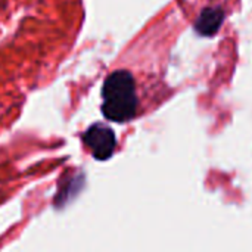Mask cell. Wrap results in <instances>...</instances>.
<instances>
[{
    "instance_id": "cell-1",
    "label": "cell",
    "mask_w": 252,
    "mask_h": 252,
    "mask_svg": "<svg viewBox=\"0 0 252 252\" xmlns=\"http://www.w3.org/2000/svg\"><path fill=\"white\" fill-rule=\"evenodd\" d=\"M139 108L136 81L130 71L117 69L111 72L102 87V114L112 123L131 121Z\"/></svg>"
},
{
    "instance_id": "cell-2",
    "label": "cell",
    "mask_w": 252,
    "mask_h": 252,
    "mask_svg": "<svg viewBox=\"0 0 252 252\" xmlns=\"http://www.w3.org/2000/svg\"><path fill=\"white\" fill-rule=\"evenodd\" d=\"M83 143L92 157L97 161L109 159L117 149V137L114 130L102 123L90 126L83 134Z\"/></svg>"
},
{
    "instance_id": "cell-3",
    "label": "cell",
    "mask_w": 252,
    "mask_h": 252,
    "mask_svg": "<svg viewBox=\"0 0 252 252\" xmlns=\"http://www.w3.org/2000/svg\"><path fill=\"white\" fill-rule=\"evenodd\" d=\"M224 19H226V12L223 10V7L208 6L201 10V13L198 15L193 24V28L202 37H213L220 31Z\"/></svg>"
}]
</instances>
